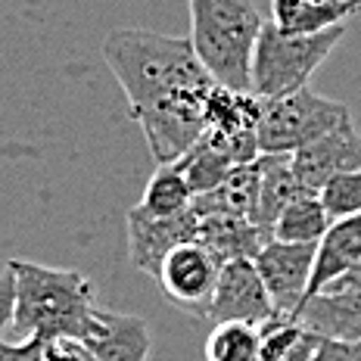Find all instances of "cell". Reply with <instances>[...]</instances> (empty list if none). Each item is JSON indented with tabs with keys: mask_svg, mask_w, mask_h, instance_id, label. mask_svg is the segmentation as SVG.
<instances>
[{
	"mask_svg": "<svg viewBox=\"0 0 361 361\" xmlns=\"http://www.w3.org/2000/svg\"><path fill=\"white\" fill-rule=\"evenodd\" d=\"M314 250L318 243H287V240L271 237L252 255V265L274 302V314H283V318L296 314L299 302L308 293V281H312Z\"/></svg>",
	"mask_w": 361,
	"mask_h": 361,
	"instance_id": "obj_7",
	"label": "cell"
},
{
	"mask_svg": "<svg viewBox=\"0 0 361 361\" xmlns=\"http://www.w3.org/2000/svg\"><path fill=\"white\" fill-rule=\"evenodd\" d=\"M299 321L318 340H361V290H318L299 302Z\"/></svg>",
	"mask_w": 361,
	"mask_h": 361,
	"instance_id": "obj_11",
	"label": "cell"
},
{
	"mask_svg": "<svg viewBox=\"0 0 361 361\" xmlns=\"http://www.w3.org/2000/svg\"><path fill=\"white\" fill-rule=\"evenodd\" d=\"M314 4H324V0H314Z\"/></svg>",
	"mask_w": 361,
	"mask_h": 361,
	"instance_id": "obj_28",
	"label": "cell"
},
{
	"mask_svg": "<svg viewBox=\"0 0 361 361\" xmlns=\"http://www.w3.org/2000/svg\"><path fill=\"white\" fill-rule=\"evenodd\" d=\"M197 240L224 265L231 259H252L268 237L243 215H202Z\"/></svg>",
	"mask_w": 361,
	"mask_h": 361,
	"instance_id": "obj_17",
	"label": "cell"
},
{
	"mask_svg": "<svg viewBox=\"0 0 361 361\" xmlns=\"http://www.w3.org/2000/svg\"><path fill=\"white\" fill-rule=\"evenodd\" d=\"M197 228H200V218L193 209L169 218L147 215L137 206L128 209L125 215L128 262L137 271H144V274L156 277V271H159L169 250H175L178 243H187V240H197Z\"/></svg>",
	"mask_w": 361,
	"mask_h": 361,
	"instance_id": "obj_8",
	"label": "cell"
},
{
	"mask_svg": "<svg viewBox=\"0 0 361 361\" xmlns=\"http://www.w3.org/2000/svg\"><path fill=\"white\" fill-rule=\"evenodd\" d=\"M218 271H221V262L200 240H187V243H178L175 250H169L159 271H156V283L171 305L206 321Z\"/></svg>",
	"mask_w": 361,
	"mask_h": 361,
	"instance_id": "obj_6",
	"label": "cell"
},
{
	"mask_svg": "<svg viewBox=\"0 0 361 361\" xmlns=\"http://www.w3.org/2000/svg\"><path fill=\"white\" fill-rule=\"evenodd\" d=\"M259 200H255L250 221L262 231V237L271 240V228H274L277 215L290 206V200L302 193V187L293 175L290 153H259Z\"/></svg>",
	"mask_w": 361,
	"mask_h": 361,
	"instance_id": "obj_14",
	"label": "cell"
},
{
	"mask_svg": "<svg viewBox=\"0 0 361 361\" xmlns=\"http://www.w3.org/2000/svg\"><path fill=\"white\" fill-rule=\"evenodd\" d=\"M268 318H274V302H271L252 259L224 262L221 271H218V283H215L206 321H212V324H221V321H246V324L259 327Z\"/></svg>",
	"mask_w": 361,
	"mask_h": 361,
	"instance_id": "obj_9",
	"label": "cell"
},
{
	"mask_svg": "<svg viewBox=\"0 0 361 361\" xmlns=\"http://www.w3.org/2000/svg\"><path fill=\"white\" fill-rule=\"evenodd\" d=\"M262 334V355L259 361H312L314 349H318V336L293 318L274 314L265 324H259Z\"/></svg>",
	"mask_w": 361,
	"mask_h": 361,
	"instance_id": "obj_20",
	"label": "cell"
},
{
	"mask_svg": "<svg viewBox=\"0 0 361 361\" xmlns=\"http://www.w3.org/2000/svg\"><path fill=\"white\" fill-rule=\"evenodd\" d=\"M345 25L324 28L318 35H287L265 22L250 63V90L259 100L283 97L305 87L318 66L343 41Z\"/></svg>",
	"mask_w": 361,
	"mask_h": 361,
	"instance_id": "obj_4",
	"label": "cell"
},
{
	"mask_svg": "<svg viewBox=\"0 0 361 361\" xmlns=\"http://www.w3.org/2000/svg\"><path fill=\"white\" fill-rule=\"evenodd\" d=\"M0 361H50L47 358V340L44 336H22L19 343L0 340Z\"/></svg>",
	"mask_w": 361,
	"mask_h": 361,
	"instance_id": "obj_23",
	"label": "cell"
},
{
	"mask_svg": "<svg viewBox=\"0 0 361 361\" xmlns=\"http://www.w3.org/2000/svg\"><path fill=\"white\" fill-rule=\"evenodd\" d=\"M361 13V0H271V25L287 35H318L324 28L345 25Z\"/></svg>",
	"mask_w": 361,
	"mask_h": 361,
	"instance_id": "obj_16",
	"label": "cell"
},
{
	"mask_svg": "<svg viewBox=\"0 0 361 361\" xmlns=\"http://www.w3.org/2000/svg\"><path fill=\"white\" fill-rule=\"evenodd\" d=\"M262 334L246 321H221L212 324L206 340V361H259Z\"/></svg>",
	"mask_w": 361,
	"mask_h": 361,
	"instance_id": "obj_21",
	"label": "cell"
},
{
	"mask_svg": "<svg viewBox=\"0 0 361 361\" xmlns=\"http://www.w3.org/2000/svg\"><path fill=\"white\" fill-rule=\"evenodd\" d=\"M327 228H330V215H327L321 197L312 190H302L277 215L274 228H271V237L287 240V243H318Z\"/></svg>",
	"mask_w": 361,
	"mask_h": 361,
	"instance_id": "obj_19",
	"label": "cell"
},
{
	"mask_svg": "<svg viewBox=\"0 0 361 361\" xmlns=\"http://www.w3.org/2000/svg\"><path fill=\"white\" fill-rule=\"evenodd\" d=\"M318 197L324 202L330 221L334 218H345V215H358L361 212V169L330 178L318 190Z\"/></svg>",
	"mask_w": 361,
	"mask_h": 361,
	"instance_id": "obj_22",
	"label": "cell"
},
{
	"mask_svg": "<svg viewBox=\"0 0 361 361\" xmlns=\"http://www.w3.org/2000/svg\"><path fill=\"white\" fill-rule=\"evenodd\" d=\"M193 54L218 85L250 90V63L262 32L252 0H187Z\"/></svg>",
	"mask_w": 361,
	"mask_h": 361,
	"instance_id": "obj_3",
	"label": "cell"
},
{
	"mask_svg": "<svg viewBox=\"0 0 361 361\" xmlns=\"http://www.w3.org/2000/svg\"><path fill=\"white\" fill-rule=\"evenodd\" d=\"M97 314H100V330L85 340L97 361H149L153 336L140 314L112 312L100 305H97Z\"/></svg>",
	"mask_w": 361,
	"mask_h": 361,
	"instance_id": "obj_12",
	"label": "cell"
},
{
	"mask_svg": "<svg viewBox=\"0 0 361 361\" xmlns=\"http://www.w3.org/2000/svg\"><path fill=\"white\" fill-rule=\"evenodd\" d=\"M290 162L299 187L318 193L330 178L361 169V131L355 128V122H345L327 131L324 137L290 153Z\"/></svg>",
	"mask_w": 361,
	"mask_h": 361,
	"instance_id": "obj_10",
	"label": "cell"
},
{
	"mask_svg": "<svg viewBox=\"0 0 361 361\" xmlns=\"http://www.w3.org/2000/svg\"><path fill=\"white\" fill-rule=\"evenodd\" d=\"M190 202H193V187H190V180H187L184 169H180V162L175 159V162L156 165L137 209H144L147 215H156V218H169V215L187 212Z\"/></svg>",
	"mask_w": 361,
	"mask_h": 361,
	"instance_id": "obj_18",
	"label": "cell"
},
{
	"mask_svg": "<svg viewBox=\"0 0 361 361\" xmlns=\"http://www.w3.org/2000/svg\"><path fill=\"white\" fill-rule=\"evenodd\" d=\"M361 255V212L358 215H345L334 218L330 228L324 231V237L318 240L314 250V265H312V281H308V293L324 290L327 283H334L345 268H352Z\"/></svg>",
	"mask_w": 361,
	"mask_h": 361,
	"instance_id": "obj_13",
	"label": "cell"
},
{
	"mask_svg": "<svg viewBox=\"0 0 361 361\" xmlns=\"http://www.w3.org/2000/svg\"><path fill=\"white\" fill-rule=\"evenodd\" d=\"M345 122H352V109L340 100L314 94L308 85L293 94L271 97L262 100L259 109V153H296Z\"/></svg>",
	"mask_w": 361,
	"mask_h": 361,
	"instance_id": "obj_5",
	"label": "cell"
},
{
	"mask_svg": "<svg viewBox=\"0 0 361 361\" xmlns=\"http://www.w3.org/2000/svg\"><path fill=\"white\" fill-rule=\"evenodd\" d=\"M312 361H361V340H352V343L321 340Z\"/></svg>",
	"mask_w": 361,
	"mask_h": 361,
	"instance_id": "obj_24",
	"label": "cell"
},
{
	"mask_svg": "<svg viewBox=\"0 0 361 361\" xmlns=\"http://www.w3.org/2000/svg\"><path fill=\"white\" fill-rule=\"evenodd\" d=\"M103 63L125 90L156 165L175 162L206 131V100L218 81L193 54L190 37L118 28L103 41Z\"/></svg>",
	"mask_w": 361,
	"mask_h": 361,
	"instance_id": "obj_1",
	"label": "cell"
},
{
	"mask_svg": "<svg viewBox=\"0 0 361 361\" xmlns=\"http://www.w3.org/2000/svg\"><path fill=\"white\" fill-rule=\"evenodd\" d=\"M324 290H361V255H358V262L352 268H345L340 277H336L334 283H327Z\"/></svg>",
	"mask_w": 361,
	"mask_h": 361,
	"instance_id": "obj_26",
	"label": "cell"
},
{
	"mask_svg": "<svg viewBox=\"0 0 361 361\" xmlns=\"http://www.w3.org/2000/svg\"><path fill=\"white\" fill-rule=\"evenodd\" d=\"M13 274V330L22 336L44 340H78L85 343L100 330V314L94 302V287L85 274L72 268L37 265L32 259L6 262Z\"/></svg>",
	"mask_w": 361,
	"mask_h": 361,
	"instance_id": "obj_2",
	"label": "cell"
},
{
	"mask_svg": "<svg viewBox=\"0 0 361 361\" xmlns=\"http://www.w3.org/2000/svg\"><path fill=\"white\" fill-rule=\"evenodd\" d=\"M259 156L252 162H240L228 171L212 190L197 193L190 202V209L197 212V218L202 215H243L252 218L255 200H259Z\"/></svg>",
	"mask_w": 361,
	"mask_h": 361,
	"instance_id": "obj_15",
	"label": "cell"
},
{
	"mask_svg": "<svg viewBox=\"0 0 361 361\" xmlns=\"http://www.w3.org/2000/svg\"><path fill=\"white\" fill-rule=\"evenodd\" d=\"M13 299H16L13 274H10V268H4V274H0V330L13 321Z\"/></svg>",
	"mask_w": 361,
	"mask_h": 361,
	"instance_id": "obj_25",
	"label": "cell"
},
{
	"mask_svg": "<svg viewBox=\"0 0 361 361\" xmlns=\"http://www.w3.org/2000/svg\"><path fill=\"white\" fill-rule=\"evenodd\" d=\"M90 352V349H87ZM87 361H97V355H94V352H90V355H87Z\"/></svg>",
	"mask_w": 361,
	"mask_h": 361,
	"instance_id": "obj_27",
	"label": "cell"
}]
</instances>
